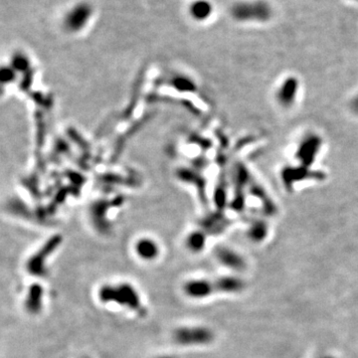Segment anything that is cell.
I'll return each instance as SVG.
<instances>
[{"mask_svg": "<svg viewBox=\"0 0 358 358\" xmlns=\"http://www.w3.org/2000/svg\"><path fill=\"white\" fill-rule=\"evenodd\" d=\"M98 296L103 304H115L141 315L145 313L138 291L130 283L104 285L100 288Z\"/></svg>", "mask_w": 358, "mask_h": 358, "instance_id": "obj_1", "label": "cell"}, {"mask_svg": "<svg viewBox=\"0 0 358 358\" xmlns=\"http://www.w3.org/2000/svg\"><path fill=\"white\" fill-rule=\"evenodd\" d=\"M245 288V283L235 277H222L214 281L190 280L184 284L183 291L191 298H203L213 292H237Z\"/></svg>", "mask_w": 358, "mask_h": 358, "instance_id": "obj_2", "label": "cell"}, {"mask_svg": "<svg viewBox=\"0 0 358 358\" xmlns=\"http://www.w3.org/2000/svg\"><path fill=\"white\" fill-rule=\"evenodd\" d=\"M272 14L271 5L264 0L238 2L231 8L233 18L241 22H266L271 19Z\"/></svg>", "mask_w": 358, "mask_h": 358, "instance_id": "obj_3", "label": "cell"}, {"mask_svg": "<svg viewBox=\"0 0 358 358\" xmlns=\"http://www.w3.org/2000/svg\"><path fill=\"white\" fill-rule=\"evenodd\" d=\"M172 338L179 346H199L212 342L214 335L204 326H181L173 332Z\"/></svg>", "mask_w": 358, "mask_h": 358, "instance_id": "obj_4", "label": "cell"}, {"mask_svg": "<svg viewBox=\"0 0 358 358\" xmlns=\"http://www.w3.org/2000/svg\"><path fill=\"white\" fill-rule=\"evenodd\" d=\"M61 242V238L56 236L50 240L33 256L30 257L26 263V271L29 275L36 278H43L47 275L46 260L58 248Z\"/></svg>", "mask_w": 358, "mask_h": 358, "instance_id": "obj_5", "label": "cell"}, {"mask_svg": "<svg viewBox=\"0 0 358 358\" xmlns=\"http://www.w3.org/2000/svg\"><path fill=\"white\" fill-rule=\"evenodd\" d=\"M93 13V7L87 2H81L75 5L66 15L64 24L70 32H78L89 22Z\"/></svg>", "mask_w": 358, "mask_h": 358, "instance_id": "obj_6", "label": "cell"}, {"mask_svg": "<svg viewBox=\"0 0 358 358\" xmlns=\"http://www.w3.org/2000/svg\"><path fill=\"white\" fill-rule=\"evenodd\" d=\"M44 290L40 284L34 283L29 287L24 300V308L30 314H38L43 308Z\"/></svg>", "mask_w": 358, "mask_h": 358, "instance_id": "obj_7", "label": "cell"}, {"mask_svg": "<svg viewBox=\"0 0 358 358\" xmlns=\"http://www.w3.org/2000/svg\"><path fill=\"white\" fill-rule=\"evenodd\" d=\"M135 253L141 260L153 261L157 258L159 248L152 239L142 238L135 244Z\"/></svg>", "mask_w": 358, "mask_h": 358, "instance_id": "obj_8", "label": "cell"}, {"mask_svg": "<svg viewBox=\"0 0 358 358\" xmlns=\"http://www.w3.org/2000/svg\"><path fill=\"white\" fill-rule=\"evenodd\" d=\"M216 256L222 264H224L225 266H227L229 268H242L245 267L244 260L238 254L234 253L231 250H228L225 248H220L217 250Z\"/></svg>", "mask_w": 358, "mask_h": 358, "instance_id": "obj_9", "label": "cell"}, {"mask_svg": "<svg viewBox=\"0 0 358 358\" xmlns=\"http://www.w3.org/2000/svg\"><path fill=\"white\" fill-rule=\"evenodd\" d=\"M213 11L212 4L208 0H196L189 8L190 15L198 21L206 20Z\"/></svg>", "mask_w": 358, "mask_h": 358, "instance_id": "obj_10", "label": "cell"}, {"mask_svg": "<svg viewBox=\"0 0 358 358\" xmlns=\"http://www.w3.org/2000/svg\"><path fill=\"white\" fill-rule=\"evenodd\" d=\"M204 246V238L200 234H192L188 238V247L193 251H200Z\"/></svg>", "mask_w": 358, "mask_h": 358, "instance_id": "obj_11", "label": "cell"}, {"mask_svg": "<svg viewBox=\"0 0 358 358\" xmlns=\"http://www.w3.org/2000/svg\"><path fill=\"white\" fill-rule=\"evenodd\" d=\"M156 358H177V357L174 355H170V354H162V355L157 356Z\"/></svg>", "mask_w": 358, "mask_h": 358, "instance_id": "obj_12", "label": "cell"}, {"mask_svg": "<svg viewBox=\"0 0 358 358\" xmlns=\"http://www.w3.org/2000/svg\"><path fill=\"white\" fill-rule=\"evenodd\" d=\"M322 358H333V357H322Z\"/></svg>", "mask_w": 358, "mask_h": 358, "instance_id": "obj_13", "label": "cell"}, {"mask_svg": "<svg viewBox=\"0 0 358 358\" xmlns=\"http://www.w3.org/2000/svg\"><path fill=\"white\" fill-rule=\"evenodd\" d=\"M353 1H358V0H353Z\"/></svg>", "mask_w": 358, "mask_h": 358, "instance_id": "obj_14", "label": "cell"}]
</instances>
